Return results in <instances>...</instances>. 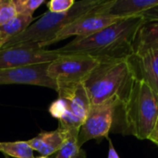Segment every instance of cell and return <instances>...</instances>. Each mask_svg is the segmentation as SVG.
I'll return each mask as SVG.
<instances>
[{"label":"cell","instance_id":"6da1fadb","mask_svg":"<svg viewBox=\"0 0 158 158\" xmlns=\"http://www.w3.org/2000/svg\"><path fill=\"white\" fill-rule=\"evenodd\" d=\"M143 21L142 16L118 20L91 36L75 38L56 51L59 55H88L98 60L129 59L133 55L135 35Z\"/></svg>","mask_w":158,"mask_h":158},{"label":"cell","instance_id":"7a4b0ae2","mask_svg":"<svg viewBox=\"0 0 158 158\" xmlns=\"http://www.w3.org/2000/svg\"><path fill=\"white\" fill-rule=\"evenodd\" d=\"M158 115V94L143 80H136L129 100L117 108L113 127L116 132L148 140Z\"/></svg>","mask_w":158,"mask_h":158},{"label":"cell","instance_id":"3957f363","mask_svg":"<svg viewBox=\"0 0 158 158\" xmlns=\"http://www.w3.org/2000/svg\"><path fill=\"white\" fill-rule=\"evenodd\" d=\"M136 81L129 59H103L83 81L91 106L118 98L122 106L130 98Z\"/></svg>","mask_w":158,"mask_h":158},{"label":"cell","instance_id":"277c9868","mask_svg":"<svg viewBox=\"0 0 158 158\" xmlns=\"http://www.w3.org/2000/svg\"><path fill=\"white\" fill-rule=\"evenodd\" d=\"M103 1L104 0H81L76 2L67 12L54 13L46 11L22 33L8 38L1 49L24 43H36L41 48H44L56 38V34L62 29L94 9Z\"/></svg>","mask_w":158,"mask_h":158},{"label":"cell","instance_id":"5b68a950","mask_svg":"<svg viewBox=\"0 0 158 158\" xmlns=\"http://www.w3.org/2000/svg\"><path fill=\"white\" fill-rule=\"evenodd\" d=\"M98 63L97 58L88 55H59L49 64L47 73L57 83V87L83 83Z\"/></svg>","mask_w":158,"mask_h":158},{"label":"cell","instance_id":"8992f818","mask_svg":"<svg viewBox=\"0 0 158 158\" xmlns=\"http://www.w3.org/2000/svg\"><path fill=\"white\" fill-rule=\"evenodd\" d=\"M120 106L121 103L118 98H110L104 103L92 106L79 131V145L81 147L88 141L94 139L108 138L113 127L116 110Z\"/></svg>","mask_w":158,"mask_h":158},{"label":"cell","instance_id":"52a82bcc","mask_svg":"<svg viewBox=\"0 0 158 158\" xmlns=\"http://www.w3.org/2000/svg\"><path fill=\"white\" fill-rule=\"evenodd\" d=\"M59 54L56 50L41 48L36 43H24L0 49V69L20 66L51 63Z\"/></svg>","mask_w":158,"mask_h":158},{"label":"cell","instance_id":"ba28073f","mask_svg":"<svg viewBox=\"0 0 158 158\" xmlns=\"http://www.w3.org/2000/svg\"><path fill=\"white\" fill-rule=\"evenodd\" d=\"M50 63H41L20 66L12 69H0V85L28 84L47 87L57 91V83L47 73Z\"/></svg>","mask_w":158,"mask_h":158},{"label":"cell","instance_id":"9c48e42d","mask_svg":"<svg viewBox=\"0 0 158 158\" xmlns=\"http://www.w3.org/2000/svg\"><path fill=\"white\" fill-rule=\"evenodd\" d=\"M99 6V5H98ZM96 8V7H95ZM95 8L85 14L84 16L79 18L72 23L62 29L56 36V38L51 41L46 46L54 44L61 40L67 39L71 36H76V38H85L91 36L101 30L116 23L118 20L125 19H117L112 17H107L99 14L95 11Z\"/></svg>","mask_w":158,"mask_h":158},{"label":"cell","instance_id":"30bf717a","mask_svg":"<svg viewBox=\"0 0 158 158\" xmlns=\"http://www.w3.org/2000/svg\"><path fill=\"white\" fill-rule=\"evenodd\" d=\"M157 5L158 0H104L95 11L107 17L129 19L142 16Z\"/></svg>","mask_w":158,"mask_h":158},{"label":"cell","instance_id":"8fae6325","mask_svg":"<svg viewBox=\"0 0 158 158\" xmlns=\"http://www.w3.org/2000/svg\"><path fill=\"white\" fill-rule=\"evenodd\" d=\"M57 94L58 98L66 101L68 110L83 123L92 107L88 93L83 83L59 86Z\"/></svg>","mask_w":158,"mask_h":158},{"label":"cell","instance_id":"7c38bea8","mask_svg":"<svg viewBox=\"0 0 158 158\" xmlns=\"http://www.w3.org/2000/svg\"><path fill=\"white\" fill-rule=\"evenodd\" d=\"M131 62L136 80L145 81L158 94V50L142 55H132Z\"/></svg>","mask_w":158,"mask_h":158},{"label":"cell","instance_id":"4fadbf2b","mask_svg":"<svg viewBox=\"0 0 158 158\" xmlns=\"http://www.w3.org/2000/svg\"><path fill=\"white\" fill-rule=\"evenodd\" d=\"M133 55L158 50V20H145L139 28L132 45Z\"/></svg>","mask_w":158,"mask_h":158},{"label":"cell","instance_id":"5bb4252c","mask_svg":"<svg viewBox=\"0 0 158 158\" xmlns=\"http://www.w3.org/2000/svg\"><path fill=\"white\" fill-rule=\"evenodd\" d=\"M65 140V132L60 128L52 131H42L36 137L27 141L33 151L43 156H49L58 152Z\"/></svg>","mask_w":158,"mask_h":158},{"label":"cell","instance_id":"9a60e30c","mask_svg":"<svg viewBox=\"0 0 158 158\" xmlns=\"http://www.w3.org/2000/svg\"><path fill=\"white\" fill-rule=\"evenodd\" d=\"M80 131H64L65 140L56 158H86V153L78 143Z\"/></svg>","mask_w":158,"mask_h":158},{"label":"cell","instance_id":"2e32d148","mask_svg":"<svg viewBox=\"0 0 158 158\" xmlns=\"http://www.w3.org/2000/svg\"><path fill=\"white\" fill-rule=\"evenodd\" d=\"M34 20V18L30 15L17 14L6 24L0 26V32H2L7 39L22 33Z\"/></svg>","mask_w":158,"mask_h":158},{"label":"cell","instance_id":"e0dca14e","mask_svg":"<svg viewBox=\"0 0 158 158\" xmlns=\"http://www.w3.org/2000/svg\"><path fill=\"white\" fill-rule=\"evenodd\" d=\"M0 152L14 158H35L31 145L23 141L0 143Z\"/></svg>","mask_w":158,"mask_h":158},{"label":"cell","instance_id":"ac0fdd59","mask_svg":"<svg viewBox=\"0 0 158 158\" xmlns=\"http://www.w3.org/2000/svg\"><path fill=\"white\" fill-rule=\"evenodd\" d=\"M17 14L15 0H0V26L6 24Z\"/></svg>","mask_w":158,"mask_h":158},{"label":"cell","instance_id":"d6986e66","mask_svg":"<svg viewBox=\"0 0 158 158\" xmlns=\"http://www.w3.org/2000/svg\"><path fill=\"white\" fill-rule=\"evenodd\" d=\"M44 3V0H15L18 14L30 16H32L33 12Z\"/></svg>","mask_w":158,"mask_h":158},{"label":"cell","instance_id":"ffe728a7","mask_svg":"<svg viewBox=\"0 0 158 158\" xmlns=\"http://www.w3.org/2000/svg\"><path fill=\"white\" fill-rule=\"evenodd\" d=\"M76 3L74 0H50L47 2L48 11L54 13H62L69 11Z\"/></svg>","mask_w":158,"mask_h":158},{"label":"cell","instance_id":"44dd1931","mask_svg":"<svg viewBox=\"0 0 158 158\" xmlns=\"http://www.w3.org/2000/svg\"><path fill=\"white\" fill-rule=\"evenodd\" d=\"M68 111V105L66 101L62 98H57L49 106V113L51 116L58 120H60L66 112Z\"/></svg>","mask_w":158,"mask_h":158},{"label":"cell","instance_id":"7402d4cb","mask_svg":"<svg viewBox=\"0 0 158 158\" xmlns=\"http://www.w3.org/2000/svg\"><path fill=\"white\" fill-rule=\"evenodd\" d=\"M142 17L145 20H158V5L143 13Z\"/></svg>","mask_w":158,"mask_h":158},{"label":"cell","instance_id":"603a6c76","mask_svg":"<svg viewBox=\"0 0 158 158\" xmlns=\"http://www.w3.org/2000/svg\"><path fill=\"white\" fill-rule=\"evenodd\" d=\"M149 141H151L152 143H154L155 144H156L158 146V115L157 118H156V124H155V127L148 138Z\"/></svg>","mask_w":158,"mask_h":158},{"label":"cell","instance_id":"cb8c5ba5","mask_svg":"<svg viewBox=\"0 0 158 158\" xmlns=\"http://www.w3.org/2000/svg\"><path fill=\"white\" fill-rule=\"evenodd\" d=\"M107 139H108V143H109V149H108V156H107V158H119L115 147H114V144L111 142V140L109 138H107Z\"/></svg>","mask_w":158,"mask_h":158},{"label":"cell","instance_id":"d4e9b609","mask_svg":"<svg viewBox=\"0 0 158 158\" xmlns=\"http://www.w3.org/2000/svg\"><path fill=\"white\" fill-rule=\"evenodd\" d=\"M6 38H5V39H0V49L4 46V44H6Z\"/></svg>","mask_w":158,"mask_h":158},{"label":"cell","instance_id":"484cf974","mask_svg":"<svg viewBox=\"0 0 158 158\" xmlns=\"http://www.w3.org/2000/svg\"><path fill=\"white\" fill-rule=\"evenodd\" d=\"M5 38H6V37L2 32H0V39H5ZM6 39H7V38H6Z\"/></svg>","mask_w":158,"mask_h":158},{"label":"cell","instance_id":"4316f807","mask_svg":"<svg viewBox=\"0 0 158 158\" xmlns=\"http://www.w3.org/2000/svg\"><path fill=\"white\" fill-rule=\"evenodd\" d=\"M36 158H51L50 156H39V157H36Z\"/></svg>","mask_w":158,"mask_h":158}]
</instances>
